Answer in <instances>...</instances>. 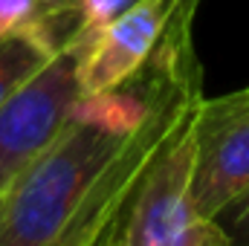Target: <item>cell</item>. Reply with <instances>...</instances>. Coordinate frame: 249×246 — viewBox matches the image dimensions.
I'll return each instance as SVG.
<instances>
[{
  "mask_svg": "<svg viewBox=\"0 0 249 246\" xmlns=\"http://www.w3.org/2000/svg\"><path fill=\"white\" fill-rule=\"evenodd\" d=\"M183 0H136L110 23L72 44L81 93L122 84L151 58Z\"/></svg>",
  "mask_w": 249,
  "mask_h": 246,
  "instance_id": "cell-6",
  "label": "cell"
},
{
  "mask_svg": "<svg viewBox=\"0 0 249 246\" xmlns=\"http://www.w3.org/2000/svg\"><path fill=\"white\" fill-rule=\"evenodd\" d=\"M197 107L183 113L139 174L116 226L119 246H232L220 220L206 217L191 197Z\"/></svg>",
  "mask_w": 249,
  "mask_h": 246,
  "instance_id": "cell-2",
  "label": "cell"
},
{
  "mask_svg": "<svg viewBox=\"0 0 249 246\" xmlns=\"http://www.w3.org/2000/svg\"><path fill=\"white\" fill-rule=\"evenodd\" d=\"M44 6L47 0H0V35L26 26Z\"/></svg>",
  "mask_w": 249,
  "mask_h": 246,
  "instance_id": "cell-8",
  "label": "cell"
},
{
  "mask_svg": "<svg viewBox=\"0 0 249 246\" xmlns=\"http://www.w3.org/2000/svg\"><path fill=\"white\" fill-rule=\"evenodd\" d=\"M220 226L226 229L232 246H249V197L220 217Z\"/></svg>",
  "mask_w": 249,
  "mask_h": 246,
  "instance_id": "cell-9",
  "label": "cell"
},
{
  "mask_svg": "<svg viewBox=\"0 0 249 246\" xmlns=\"http://www.w3.org/2000/svg\"><path fill=\"white\" fill-rule=\"evenodd\" d=\"M53 55L55 50L38 35L32 23L0 35V105L23 81H29Z\"/></svg>",
  "mask_w": 249,
  "mask_h": 246,
  "instance_id": "cell-7",
  "label": "cell"
},
{
  "mask_svg": "<svg viewBox=\"0 0 249 246\" xmlns=\"http://www.w3.org/2000/svg\"><path fill=\"white\" fill-rule=\"evenodd\" d=\"M203 99V75H194L183 84L171 87L151 116L139 124L127 139L122 151L110 159V165L102 171V177L90 188L72 220L64 226V232L50 246H99L122 220L124 209L133 197V188L139 174L145 171L154 151L162 145V139L171 133V127L183 119L188 107H194Z\"/></svg>",
  "mask_w": 249,
  "mask_h": 246,
  "instance_id": "cell-3",
  "label": "cell"
},
{
  "mask_svg": "<svg viewBox=\"0 0 249 246\" xmlns=\"http://www.w3.org/2000/svg\"><path fill=\"white\" fill-rule=\"evenodd\" d=\"M99 246H119V238H116V229H113V232H110V235H107V238H105V241H102Z\"/></svg>",
  "mask_w": 249,
  "mask_h": 246,
  "instance_id": "cell-10",
  "label": "cell"
},
{
  "mask_svg": "<svg viewBox=\"0 0 249 246\" xmlns=\"http://www.w3.org/2000/svg\"><path fill=\"white\" fill-rule=\"evenodd\" d=\"M127 136L70 119L61 133L0 191V246H50Z\"/></svg>",
  "mask_w": 249,
  "mask_h": 246,
  "instance_id": "cell-1",
  "label": "cell"
},
{
  "mask_svg": "<svg viewBox=\"0 0 249 246\" xmlns=\"http://www.w3.org/2000/svg\"><path fill=\"white\" fill-rule=\"evenodd\" d=\"M78 96V58L67 47L0 105V191L61 133Z\"/></svg>",
  "mask_w": 249,
  "mask_h": 246,
  "instance_id": "cell-5",
  "label": "cell"
},
{
  "mask_svg": "<svg viewBox=\"0 0 249 246\" xmlns=\"http://www.w3.org/2000/svg\"><path fill=\"white\" fill-rule=\"evenodd\" d=\"M194 206L220 220L249 197V84L200 99L194 116Z\"/></svg>",
  "mask_w": 249,
  "mask_h": 246,
  "instance_id": "cell-4",
  "label": "cell"
}]
</instances>
